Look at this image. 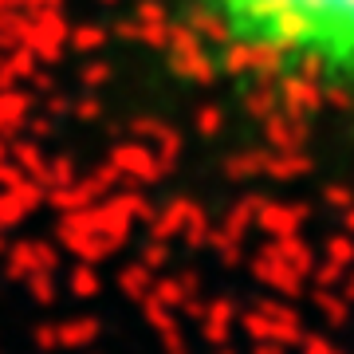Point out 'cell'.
Instances as JSON below:
<instances>
[{
    "label": "cell",
    "instance_id": "1",
    "mask_svg": "<svg viewBox=\"0 0 354 354\" xmlns=\"http://www.w3.org/2000/svg\"><path fill=\"white\" fill-rule=\"evenodd\" d=\"M244 64L319 87H354V0H193Z\"/></svg>",
    "mask_w": 354,
    "mask_h": 354
}]
</instances>
